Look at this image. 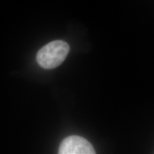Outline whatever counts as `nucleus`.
<instances>
[{"label":"nucleus","mask_w":154,"mask_h":154,"mask_svg":"<svg viewBox=\"0 0 154 154\" xmlns=\"http://www.w3.org/2000/svg\"><path fill=\"white\" fill-rule=\"evenodd\" d=\"M59 154H94L93 146L79 136H70L64 138L59 149Z\"/></svg>","instance_id":"2"},{"label":"nucleus","mask_w":154,"mask_h":154,"mask_svg":"<svg viewBox=\"0 0 154 154\" xmlns=\"http://www.w3.org/2000/svg\"><path fill=\"white\" fill-rule=\"evenodd\" d=\"M69 50V44L62 40L49 42L38 51L36 61L42 68L54 69L65 60Z\"/></svg>","instance_id":"1"}]
</instances>
